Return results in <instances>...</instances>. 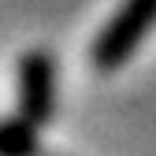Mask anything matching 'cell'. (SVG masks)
I'll use <instances>...</instances> for the list:
<instances>
[{"label":"cell","instance_id":"obj_3","mask_svg":"<svg viewBox=\"0 0 156 156\" xmlns=\"http://www.w3.org/2000/svg\"><path fill=\"white\" fill-rule=\"evenodd\" d=\"M34 149V123L11 119L0 126V156H30Z\"/></svg>","mask_w":156,"mask_h":156},{"label":"cell","instance_id":"obj_2","mask_svg":"<svg viewBox=\"0 0 156 156\" xmlns=\"http://www.w3.org/2000/svg\"><path fill=\"white\" fill-rule=\"evenodd\" d=\"M52 115V60L45 52L23 56V119L45 123Z\"/></svg>","mask_w":156,"mask_h":156},{"label":"cell","instance_id":"obj_1","mask_svg":"<svg viewBox=\"0 0 156 156\" xmlns=\"http://www.w3.org/2000/svg\"><path fill=\"white\" fill-rule=\"evenodd\" d=\"M156 23V0H126L115 11V19L101 30L93 45V67L101 71H115L126 56L141 45V37L152 30Z\"/></svg>","mask_w":156,"mask_h":156}]
</instances>
